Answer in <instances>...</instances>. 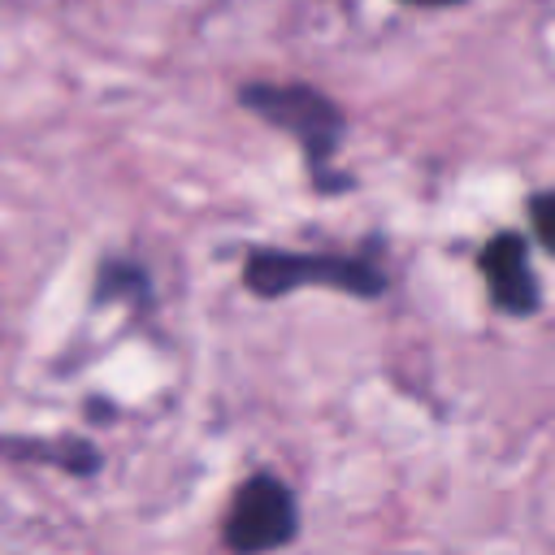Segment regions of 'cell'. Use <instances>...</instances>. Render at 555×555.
Returning <instances> with one entry per match:
<instances>
[{
	"label": "cell",
	"instance_id": "1",
	"mask_svg": "<svg viewBox=\"0 0 555 555\" xmlns=\"http://www.w3.org/2000/svg\"><path fill=\"white\" fill-rule=\"evenodd\" d=\"M238 100L260 113L269 126L286 130L299 139L308 165H317V173L325 169V160L334 156L338 139H343V113L317 91V87H304V82H247L238 91Z\"/></svg>",
	"mask_w": 555,
	"mask_h": 555
},
{
	"label": "cell",
	"instance_id": "2",
	"mask_svg": "<svg viewBox=\"0 0 555 555\" xmlns=\"http://www.w3.org/2000/svg\"><path fill=\"white\" fill-rule=\"evenodd\" d=\"M243 282L264 299H278V295H286V291H295L304 282L338 286V291L360 295V299H373L386 286V278L364 260H351V256H304V251H251L247 269H243Z\"/></svg>",
	"mask_w": 555,
	"mask_h": 555
},
{
	"label": "cell",
	"instance_id": "3",
	"mask_svg": "<svg viewBox=\"0 0 555 555\" xmlns=\"http://www.w3.org/2000/svg\"><path fill=\"white\" fill-rule=\"evenodd\" d=\"M295 525H299V516H295L291 490H286L278 477L260 473V477H251V481L234 494V503H230V516H225V546L238 551V555H264V551L286 546V542L295 538Z\"/></svg>",
	"mask_w": 555,
	"mask_h": 555
},
{
	"label": "cell",
	"instance_id": "4",
	"mask_svg": "<svg viewBox=\"0 0 555 555\" xmlns=\"http://www.w3.org/2000/svg\"><path fill=\"white\" fill-rule=\"evenodd\" d=\"M481 273L490 282V295L503 312L512 317H529L538 308V282H533V269H529V256H525V243L520 234H499L486 243L481 251Z\"/></svg>",
	"mask_w": 555,
	"mask_h": 555
},
{
	"label": "cell",
	"instance_id": "5",
	"mask_svg": "<svg viewBox=\"0 0 555 555\" xmlns=\"http://www.w3.org/2000/svg\"><path fill=\"white\" fill-rule=\"evenodd\" d=\"M533 225H538V238L555 251V191H546V195L533 199Z\"/></svg>",
	"mask_w": 555,
	"mask_h": 555
},
{
	"label": "cell",
	"instance_id": "6",
	"mask_svg": "<svg viewBox=\"0 0 555 555\" xmlns=\"http://www.w3.org/2000/svg\"><path fill=\"white\" fill-rule=\"evenodd\" d=\"M408 4H455V0H408Z\"/></svg>",
	"mask_w": 555,
	"mask_h": 555
}]
</instances>
